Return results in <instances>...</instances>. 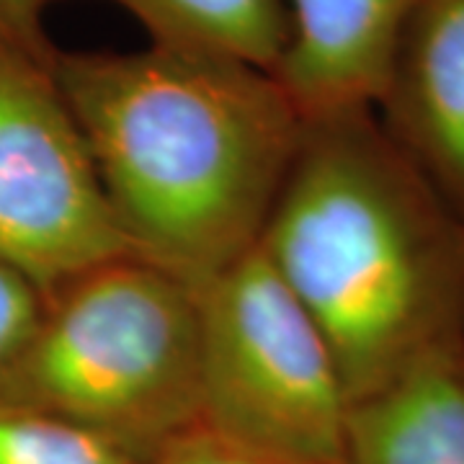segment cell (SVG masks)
I'll return each instance as SVG.
<instances>
[{
    "label": "cell",
    "instance_id": "3957f363",
    "mask_svg": "<svg viewBox=\"0 0 464 464\" xmlns=\"http://www.w3.org/2000/svg\"><path fill=\"white\" fill-rule=\"evenodd\" d=\"M0 400L65 418L148 464L199 426V297L124 253L44 295Z\"/></svg>",
    "mask_w": 464,
    "mask_h": 464
},
{
    "label": "cell",
    "instance_id": "8992f818",
    "mask_svg": "<svg viewBox=\"0 0 464 464\" xmlns=\"http://www.w3.org/2000/svg\"><path fill=\"white\" fill-rule=\"evenodd\" d=\"M374 111L464 227V0H418Z\"/></svg>",
    "mask_w": 464,
    "mask_h": 464
},
{
    "label": "cell",
    "instance_id": "5b68a950",
    "mask_svg": "<svg viewBox=\"0 0 464 464\" xmlns=\"http://www.w3.org/2000/svg\"><path fill=\"white\" fill-rule=\"evenodd\" d=\"M124 253L54 54L0 36V264L47 295Z\"/></svg>",
    "mask_w": 464,
    "mask_h": 464
},
{
    "label": "cell",
    "instance_id": "8fae6325",
    "mask_svg": "<svg viewBox=\"0 0 464 464\" xmlns=\"http://www.w3.org/2000/svg\"><path fill=\"white\" fill-rule=\"evenodd\" d=\"M148 464H307L274 451L232 441L227 436L194 426L160 449Z\"/></svg>",
    "mask_w": 464,
    "mask_h": 464
},
{
    "label": "cell",
    "instance_id": "30bf717a",
    "mask_svg": "<svg viewBox=\"0 0 464 464\" xmlns=\"http://www.w3.org/2000/svg\"><path fill=\"white\" fill-rule=\"evenodd\" d=\"M0 464H140L65 418L0 400Z\"/></svg>",
    "mask_w": 464,
    "mask_h": 464
},
{
    "label": "cell",
    "instance_id": "7c38bea8",
    "mask_svg": "<svg viewBox=\"0 0 464 464\" xmlns=\"http://www.w3.org/2000/svg\"><path fill=\"white\" fill-rule=\"evenodd\" d=\"M44 295L26 276L0 264V374L16 359L39 317Z\"/></svg>",
    "mask_w": 464,
    "mask_h": 464
},
{
    "label": "cell",
    "instance_id": "4fadbf2b",
    "mask_svg": "<svg viewBox=\"0 0 464 464\" xmlns=\"http://www.w3.org/2000/svg\"><path fill=\"white\" fill-rule=\"evenodd\" d=\"M65 3L70 0H0V36L52 57L57 47L52 44L47 21L52 11Z\"/></svg>",
    "mask_w": 464,
    "mask_h": 464
},
{
    "label": "cell",
    "instance_id": "6da1fadb",
    "mask_svg": "<svg viewBox=\"0 0 464 464\" xmlns=\"http://www.w3.org/2000/svg\"><path fill=\"white\" fill-rule=\"evenodd\" d=\"M127 248L201 289L261 243L304 116L274 72L212 52H54Z\"/></svg>",
    "mask_w": 464,
    "mask_h": 464
},
{
    "label": "cell",
    "instance_id": "52a82bcc",
    "mask_svg": "<svg viewBox=\"0 0 464 464\" xmlns=\"http://www.w3.org/2000/svg\"><path fill=\"white\" fill-rule=\"evenodd\" d=\"M276 78L304 119L377 109L418 0H284Z\"/></svg>",
    "mask_w": 464,
    "mask_h": 464
},
{
    "label": "cell",
    "instance_id": "ba28073f",
    "mask_svg": "<svg viewBox=\"0 0 464 464\" xmlns=\"http://www.w3.org/2000/svg\"><path fill=\"white\" fill-rule=\"evenodd\" d=\"M343 464H464V346L348 405Z\"/></svg>",
    "mask_w": 464,
    "mask_h": 464
},
{
    "label": "cell",
    "instance_id": "7a4b0ae2",
    "mask_svg": "<svg viewBox=\"0 0 464 464\" xmlns=\"http://www.w3.org/2000/svg\"><path fill=\"white\" fill-rule=\"evenodd\" d=\"M258 248L328 341L351 402L464 346V227L374 109L304 119Z\"/></svg>",
    "mask_w": 464,
    "mask_h": 464
},
{
    "label": "cell",
    "instance_id": "277c9868",
    "mask_svg": "<svg viewBox=\"0 0 464 464\" xmlns=\"http://www.w3.org/2000/svg\"><path fill=\"white\" fill-rule=\"evenodd\" d=\"M199 426L307 464H343L351 400L323 333L256 248L197 289Z\"/></svg>",
    "mask_w": 464,
    "mask_h": 464
},
{
    "label": "cell",
    "instance_id": "9c48e42d",
    "mask_svg": "<svg viewBox=\"0 0 464 464\" xmlns=\"http://www.w3.org/2000/svg\"><path fill=\"white\" fill-rule=\"evenodd\" d=\"M150 42L235 57L276 72L289 44L284 0H111Z\"/></svg>",
    "mask_w": 464,
    "mask_h": 464
}]
</instances>
